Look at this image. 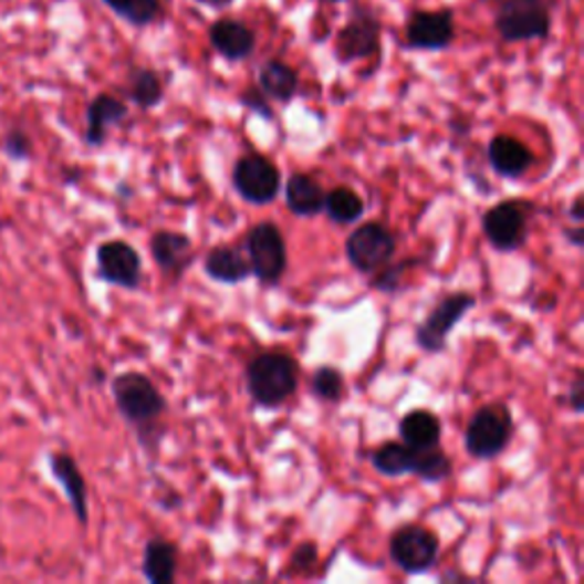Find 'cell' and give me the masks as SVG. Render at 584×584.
Segmentation results:
<instances>
[{
  "instance_id": "cell-1",
  "label": "cell",
  "mask_w": 584,
  "mask_h": 584,
  "mask_svg": "<svg viewBox=\"0 0 584 584\" xmlns=\"http://www.w3.org/2000/svg\"><path fill=\"white\" fill-rule=\"evenodd\" d=\"M113 397L122 418L142 436V444L152 441L154 427L167 411V399L158 386L142 373H122L113 379Z\"/></svg>"
},
{
  "instance_id": "cell-2",
  "label": "cell",
  "mask_w": 584,
  "mask_h": 584,
  "mask_svg": "<svg viewBox=\"0 0 584 584\" xmlns=\"http://www.w3.org/2000/svg\"><path fill=\"white\" fill-rule=\"evenodd\" d=\"M300 386V365L285 352H265L247 365V390L255 405L277 409L295 395Z\"/></svg>"
},
{
  "instance_id": "cell-3",
  "label": "cell",
  "mask_w": 584,
  "mask_h": 584,
  "mask_svg": "<svg viewBox=\"0 0 584 584\" xmlns=\"http://www.w3.org/2000/svg\"><path fill=\"white\" fill-rule=\"evenodd\" d=\"M560 0H498L493 28L504 44L543 42L553 32Z\"/></svg>"
},
{
  "instance_id": "cell-4",
  "label": "cell",
  "mask_w": 584,
  "mask_h": 584,
  "mask_svg": "<svg viewBox=\"0 0 584 584\" xmlns=\"http://www.w3.org/2000/svg\"><path fill=\"white\" fill-rule=\"evenodd\" d=\"M382 32V17L371 6H354L334 42V55L338 64L347 66L379 55Z\"/></svg>"
},
{
  "instance_id": "cell-5",
  "label": "cell",
  "mask_w": 584,
  "mask_h": 584,
  "mask_svg": "<svg viewBox=\"0 0 584 584\" xmlns=\"http://www.w3.org/2000/svg\"><path fill=\"white\" fill-rule=\"evenodd\" d=\"M514 420L504 405H487L472 414L466 427V452L472 459L491 461L502 455L511 441Z\"/></svg>"
},
{
  "instance_id": "cell-6",
  "label": "cell",
  "mask_w": 584,
  "mask_h": 584,
  "mask_svg": "<svg viewBox=\"0 0 584 584\" xmlns=\"http://www.w3.org/2000/svg\"><path fill=\"white\" fill-rule=\"evenodd\" d=\"M532 204L528 199H504L489 208L482 217V231L489 244L498 251H517L525 244Z\"/></svg>"
},
{
  "instance_id": "cell-7",
  "label": "cell",
  "mask_w": 584,
  "mask_h": 584,
  "mask_svg": "<svg viewBox=\"0 0 584 584\" xmlns=\"http://www.w3.org/2000/svg\"><path fill=\"white\" fill-rule=\"evenodd\" d=\"M247 261L251 277L265 285H277L288 268V249L281 229L274 222L255 225L247 236Z\"/></svg>"
},
{
  "instance_id": "cell-8",
  "label": "cell",
  "mask_w": 584,
  "mask_h": 584,
  "mask_svg": "<svg viewBox=\"0 0 584 584\" xmlns=\"http://www.w3.org/2000/svg\"><path fill=\"white\" fill-rule=\"evenodd\" d=\"M470 292H452L438 302L429 315L416 328V345L427 354H438L446 350L452 328L463 320V315L474 306Z\"/></svg>"
},
{
  "instance_id": "cell-9",
  "label": "cell",
  "mask_w": 584,
  "mask_h": 584,
  "mask_svg": "<svg viewBox=\"0 0 584 584\" xmlns=\"http://www.w3.org/2000/svg\"><path fill=\"white\" fill-rule=\"evenodd\" d=\"M397 242L388 227L379 222H365L354 229L345 242L350 265L361 274H373L390 263Z\"/></svg>"
},
{
  "instance_id": "cell-10",
  "label": "cell",
  "mask_w": 584,
  "mask_h": 584,
  "mask_svg": "<svg viewBox=\"0 0 584 584\" xmlns=\"http://www.w3.org/2000/svg\"><path fill=\"white\" fill-rule=\"evenodd\" d=\"M233 188L253 206H268L277 199L281 188L279 167L263 154H247L233 165Z\"/></svg>"
},
{
  "instance_id": "cell-11",
  "label": "cell",
  "mask_w": 584,
  "mask_h": 584,
  "mask_svg": "<svg viewBox=\"0 0 584 584\" xmlns=\"http://www.w3.org/2000/svg\"><path fill=\"white\" fill-rule=\"evenodd\" d=\"M438 536L423 525H401L393 532L388 553L397 569L409 575L427 573L438 560Z\"/></svg>"
},
{
  "instance_id": "cell-12",
  "label": "cell",
  "mask_w": 584,
  "mask_h": 584,
  "mask_svg": "<svg viewBox=\"0 0 584 584\" xmlns=\"http://www.w3.org/2000/svg\"><path fill=\"white\" fill-rule=\"evenodd\" d=\"M457 40L455 12L444 10H414L405 23V49L409 51H446Z\"/></svg>"
},
{
  "instance_id": "cell-13",
  "label": "cell",
  "mask_w": 584,
  "mask_h": 584,
  "mask_svg": "<svg viewBox=\"0 0 584 584\" xmlns=\"http://www.w3.org/2000/svg\"><path fill=\"white\" fill-rule=\"evenodd\" d=\"M98 279L124 290H135L142 283V255L124 240H107L96 249Z\"/></svg>"
},
{
  "instance_id": "cell-14",
  "label": "cell",
  "mask_w": 584,
  "mask_h": 584,
  "mask_svg": "<svg viewBox=\"0 0 584 584\" xmlns=\"http://www.w3.org/2000/svg\"><path fill=\"white\" fill-rule=\"evenodd\" d=\"M208 42L219 58L227 62H242L255 51V32L240 19L222 17L210 23Z\"/></svg>"
},
{
  "instance_id": "cell-15",
  "label": "cell",
  "mask_w": 584,
  "mask_h": 584,
  "mask_svg": "<svg viewBox=\"0 0 584 584\" xmlns=\"http://www.w3.org/2000/svg\"><path fill=\"white\" fill-rule=\"evenodd\" d=\"M51 472L53 478L62 484L69 504L73 509V514H76L81 525H87L90 521V502H87V482L83 478V472L69 452H51Z\"/></svg>"
},
{
  "instance_id": "cell-16",
  "label": "cell",
  "mask_w": 584,
  "mask_h": 584,
  "mask_svg": "<svg viewBox=\"0 0 584 584\" xmlns=\"http://www.w3.org/2000/svg\"><path fill=\"white\" fill-rule=\"evenodd\" d=\"M152 255L167 277H180L192 263V240L178 231H156L152 238Z\"/></svg>"
},
{
  "instance_id": "cell-17",
  "label": "cell",
  "mask_w": 584,
  "mask_h": 584,
  "mask_svg": "<svg viewBox=\"0 0 584 584\" xmlns=\"http://www.w3.org/2000/svg\"><path fill=\"white\" fill-rule=\"evenodd\" d=\"M128 117V105L113 96V94H98L87 105L85 115V142L90 146H103L107 139V131L122 124Z\"/></svg>"
},
{
  "instance_id": "cell-18",
  "label": "cell",
  "mask_w": 584,
  "mask_h": 584,
  "mask_svg": "<svg viewBox=\"0 0 584 584\" xmlns=\"http://www.w3.org/2000/svg\"><path fill=\"white\" fill-rule=\"evenodd\" d=\"M487 156L491 169L502 178H521L534 163L528 146L511 135H496L489 142Z\"/></svg>"
},
{
  "instance_id": "cell-19",
  "label": "cell",
  "mask_w": 584,
  "mask_h": 584,
  "mask_svg": "<svg viewBox=\"0 0 584 584\" xmlns=\"http://www.w3.org/2000/svg\"><path fill=\"white\" fill-rule=\"evenodd\" d=\"M204 272L217 283L236 285L251 277V265L240 249L229 247V244H219L206 253Z\"/></svg>"
},
{
  "instance_id": "cell-20",
  "label": "cell",
  "mask_w": 584,
  "mask_h": 584,
  "mask_svg": "<svg viewBox=\"0 0 584 584\" xmlns=\"http://www.w3.org/2000/svg\"><path fill=\"white\" fill-rule=\"evenodd\" d=\"M397 431H399L401 444H407L409 448H416V450H423V448L441 446L444 425L436 414L427 409H414L407 416H401Z\"/></svg>"
},
{
  "instance_id": "cell-21",
  "label": "cell",
  "mask_w": 584,
  "mask_h": 584,
  "mask_svg": "<svg viewBox=\"0 0 584 584\" xmlns=\"http://www.w3.org/2000/svg\"><path fill=\"white\" fill-rule=\"evenodd\" d=\"M259 90L277 103H290L300 92V73L283 60H268L259 69Z\"/></svg>"
},
{
  "instance_id": "cell-22",
  "label": "cell",
  "mask_w": 584,
  "mask_h": 584,
  "mask_svg": "<svg viewBox=\"0 0 584 584\" xmlns=\"http://www.w3.org/2000/svg\"><path fill=\"white\" fill-rule=\"evenodd\" d=\"M324 188L309 174H292L285 182V206L298 217H315L324 208Z\"/></svg>"
},
{
  "instance_id": "cell-23",
  "label": "cell",
  "mask_w": 584,
  "mask_h": 584,
  "mask_svg": "<svg viewBox=\"0 0 584 584\" xmlns=\"http://www.w3.org/2000/svg\"><path fill=\"white\" fill-rule=\"evenodd\" d=\"M178 551L167 539H152L142 553V575L152 584H171L176 577Z\"/></svg>"
},
{
  "instance_id": "cell-24",
  "label": "cell",
  "mask_w": 584,
  "mask_h": 584,
  "mask_svg": "<svg viewBox=\"0 0 584 584\" xmlns=\"http://www.w3.org/2000/svg\"><path fill=\"white\" fill-rule=\"evenodd\" d=\"M128 98L142 109L158 107L165 98V85L163 79L158 76V71L146 66H133L128 71Z\"/></svg>"
},
{
  "instance_id": "cell-25",
  "label": "cell",
  "mask_w": 584,
  "mask_h": 584,
  "mask_svg": "<svg viewBox=\"0 0 584 584\" xmlns=\"http://www.w3.org/2000/svg\"><path fill=\"white\" fill-rule=\"evenodd\" d=\"M101 3L135 28H149L163 19V0H101Z\"/></svg>"
},
{
  "instance_id": "cell-26",
  "label": "cell",
  "mask_w": 584,
  "mask_h": 584,
  "mask_svg": "<svg viewBox=\"0 0 584 584\" xmlns=\"http://www.w3.org/2000/svg\"><path fill=\"white\" fill-rule=\"evenodd\" d=\"M373 468L384 474V478H401V474L411 472L414 463V448L401 441H388L382 444L373 455H371Z\"/></svg>"
},
{
  "instance_id": "cell-27",
  "label": "cell",
  "mask_w": 584,
  "mask_h": 584,
  "mask_svg": "<svg viewBox=\"0 0 584 584\" xmlns=\"http://www.w3.org/2000/svg\"><path fill=\"white\" fill-rule=\"evenodd\" d=\"M411 472L416 474V478H420L423 482L438 484V482L448 480L450 474H452V461H450V457L446 455V450L441 446L423 448V450L414 448Z\"/></svg>"
},
{
  "instance_id": "cell-28",
  "label": "cell",
  "mask_w": 584,
  "mask_h": 584,
  "mask_svg": "<svg viewBox=\"0 0 584 584\" xmlns=\"http://www.w3.org/2000/svg\"><path fill=\"white\" fill-rule=\"evenodd\" d=\"M326 217L332 219L334 225H352L356 219L363 217L365 212V204L361 199V195H356L352 188H334L332 192H326L324 197V208Z\"/></svg>"
},
{
  "instance_id": "cell-29",
  "label": "cell",
  "mask_w": 584,
  "mask_h": 584,
  "mask_svg": "<svg viewBox=\"0 0 584 584\" xmlns=\"http://www.w3.org/2000/svg\"><path fill=\"white\" fill-rule=\"evenodd\" d=\"M311 390L322 401H341L345 395V377L334 365H320L311 377Z\"/></svg>"
},
{
  "instance_id": "cell-30",
  "label": "cell",
  "mask_w": 584,
  "mask_h": 584,
  "mask_svg": "<svg viewBox=\"0 0 584 584\" xmlns=\"http://www.w3.org/2000/svg\"><path fill=\"white\" fill-rule=\"evenodd\" d=\"M238 101H240L247 109H251V113L259 115V117H263V119H274L270 98H268L259 87H247V90L238 96Z\"/></svg>"
},
{
  "instance_id": "cell-31",
  "label": "cell",
  "mask_w": 584,
  "mask_h": 584,
  "mask_svg": "<svg viewBox=\"0 0 584 584\" xmlns=\"http://www.w3.org/2000/svg\"><path fill=\"white\" fill-rule=\"evenodd\" d=\"M317 557H320L317 545L313 541H306V543L298 545L295 553H292V557H290V571L292 573H309V571L315 569Z\"/></svg>"
},
{
  "instance_id": "cell-32",
  "label": "cell",
  "mask_w": 584,
  "mask_h": 584,
  "mask_svg": "<svg viewBox=\"0 0 584 584\" xmlns=\"http://www.w3.org/2000/svg\"><path fill=\"white\" fill-rule=\"evenodd\" d=\"M6 152L14 160H28L32 156V142L23 131H10L6 137Z\"/></svg>"
},
{
  "instance_id": "cell-33",
  "label": "cell",
  "mask_w": 584,
  "mask_h": 584,
  "mask_svg": "<svg viewBox=\"0 0 584 584\" xmlns=\"http://www.w3.org/2000/svg\"><path fill=\"white\" fill-rule=\"evenodd\" d=\"M416 261H407V263H397V265H393V268H382V272H379V277L373 281V285L375 288H379V290H384V292H390V290H395L397 288V283H399V272H405L409 265H414Z\"/></svg>"
},
{
  "instance_id": "cell-34",
  "label": "cell",
  "mask_w": 584,
  "mask_h": 584,
  "mask_svg": "<svg viewBox=\"0 0 584 584\" xmlns=\"http://www.w3.org/2000/svg\"><path fill=\"white\" fill-rule=\"evenodd\" d=\"M566 401H569L571 409L575 414L584 411V377H582V373L575 375V379H573V384L569 388V399Z\"/></svg>"
},
{
  "instance_id": "cell-35",
  "label": "cell",
  "mask_w": 584,
  "mask_h": 584,
  "mask_svg": "<svg viewBox=\"0 0 584 584\" xmlns=\"http://www.w3.org/2000/svg\"><path fill=\"white\" fill-rule=\"evenodd\" d=\"M197 6H204L208 10H215V12H222V10H229L236 0H195Z\"/></svg>"
},
{
  "instance_id": "cell-36",
  "label": "cell",
  "mask_w": 584,
  "mask_h": 584,
  "mask_svg": "<svg viewBox=\"0 0 584 584\" xmlns=\"http://www.w3.org/2000/svg\"><path fill=\"white\" fill-rule=\"evenodd\" d=\"M564 238L573 244V247H582L584 244V229L582 225H575V229H566Z\"/></svg>"
},
{
  "instance_id": "cell-37",
  "label": "cell",
  "mask_w": 584,
  "mask_h": 584,
  "mask_svg": "<svg viewBox=\"0 0 584 584\" xmlns=\"http://www.w3.org/2000/svg\"><path fill=\"white\" fill-rule=\"evenodd\" d=\"M569 215H571V219H573L575 225H582V219H584V201H582V197H575V201L569 208Z\"/></svg>"
},
{
  "instance_id": "cell-38",
  "label": "cell",
  "mask_w": 584,
  "mask_h": 584,
  "mask_svg": "<svg viewBox=\"0 0 584 584\" xmlns=\"http://www.w3.org/2000/svg\"><path fill=\"white\" fill-rule=\"evenodd\" d=\"M322 3H328V6H338V3H347V0H322Z\"/></svg>"
}]
</instances>
